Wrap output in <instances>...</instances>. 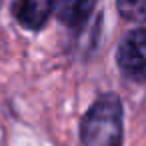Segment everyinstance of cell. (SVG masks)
I'll return each mask as SVG.
<instances>
[{
    "label": "cell",
    "mask_w": 146,
    "mask_h": 146,
    "mask_svg": "<svg viewBox=\"0 0 146 146\" xmlns=\"http://www.w3.org/2000/svg\"><path fill=\"white\" fill-rule=\"evenodd\" d=\"M82 146H122V104L116 94L100 96L80 124Z\"/></svg>",
    "instance_id": "obj_1"
},
{
    "label": "cell",
    "mask_w": 146,
    "mask_h": 146,
    "mask_svg": "<svg viewBox=\"0 0 146 146\" xmlns=\"http://www.w3.org/2000/svg\"><path fill=\"white\" fill-rule=\"evenodd\" d=\"M116 60L126 78L146 82V28H136L120 40Z\"/></svg>",
    "instance_id": "obj_2"
},
{
    "label": "cell",
    "mask_w": 146,
    "mask_h": 146,
    "mask_svg": "<svg viewBox=\"0 0 146 146\" xmlns=\"http://www.w3.org/2000/svg\"><path fill=\"white\" fill-rule=\"evenodd\" d=\"M12 12L20 26L28 30H40L52 14V0H16Z\"/></svg>",
    "instance_id": "obj_3"
},
{
    "label": "cell",
    "mask_w": 146,
    "mask_h": 146,
    "mask_svg": "<svg viewBox=\"0 0 146 146\" xmlns=\"http://www.w3.org/2000/svg\"><path fill=\"white\" fill-rule=\"evenodd\" d=\"M96 0H52V12L66 26H82L94 10Z\"/></svg>",
    "instance_id": "obj_4"
},
{
    "label": "cell",
    "mask_w": 146,
    "mask_h": 146,
    "mask_svg": "<svg viewBox=\"0 0 146 146\" xmlns=\"http://www.w3.org/2000/svg\"><path fill=\"white\" fill-rule=\"evenodd\" d=\"M122 18L132 22H146V0H116Z\"/></svg>",
    "instance_id": "obj_5"
}]
</instances>
